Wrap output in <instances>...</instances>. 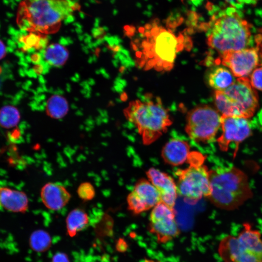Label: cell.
<instances>
[{
    "mask_svg": "<svg viewBox=\"0 0 262 262\" xmlns=\"http://www.w3.org/2000/svg\"><path fill=\"white\" fill-rule=\"evenodd\" d=\"M80 7L72 0H23L18 7L17 22L30 33H53Z\"/></svg>",
    "mask_w": 262,
    "mask_h": 262,
    "instance_id": "1",
    "label": "cell"
},
{
    "mask_svg": "<svg viewBox=\"0 0 262 262\" xmlns=\"http://www.w3.org/2000/svg\"><path fill=\"white\" fill-rule=\"evenodd\" d=\"M205 26L208 46L220 55L246 48L250 42L252 26L232 5L213 14Z\"/></svg>",
    "mask_w": 262,
    "mask_h": 262,
    "instance_id": "2",
    "label": "cell"
},
{
    "mask_svg": "<svg viewBox=\"0 0 262 262\" xmlns=\"http://www.w3.org/2000/svg\"><path fill=\"white\" fill-rule=\"evenodd\" d=\"M145 38L137 48L138 64L145 69L168 71L173 68L177 53L183 48V37L157 25L144 32Z\"/></svg>",
    "mask_w": 262,
    "mask_h": 262,
    "instance_id": "3",
    "label": "cell"
},
{
    "mask_svg": "<svg viewBox=\"0 0 262 262\" xmlns=\"http://www.w3.org/2000/svg\"><path fill=\"white\" fill-rule=\"evenodd\" d=\"M211 193L208 198L216 207L233 210L252 196L248 178L233 166L210 170Z\"/></svg>",
    "mask_w": 262,
    "mask_h": 262,
    "instance_id": "4",
    "label": "cell"
},
{
    "mask_svg": "<svg viewBox=\"0 0 262 262\" xmlns=\"http://www.w3.org/2000/svg\"><path fill=\"white\" fill-rule=\"evenodd\" d=\"M124 114L136 128L146 146L157 140L172 124L168 111L160 101H132L125 109Z\"/></svg>",
    "mask_w": 262,
    "mask_h": 262,
    "instance_id": "5",
    "label": "cell"
},
{
    "mask_svg": "<svg viewBox=\"0 0 262 262\" xmlns=\"http://www.w3.org/2000/svg\"><path fill=\"white\" fill-rule=\"evenodd\" d=\"M215 104L221 115L249 118L258 106V95L248 77L238 78L223 90L214 93Z\"/></svg>",
    "mask_w": 262,
    "mask_h": 262,
    "instance_id": "6",
    "label": "cell"
},
{
    "mask_svg": "<svg viewBox=\"0 0 262 262\" xmlns=\"http://www.w3.org/2000/svg\"><path fill=\"white\" fill-rule=\"evenodd\" d=\"M205 159L202 153L191 151L187 161L189 166L175 172L178 194L188 204H196L210 195V170L204 164Z\"/></svg>",
    "mask_w": 262,
    "mask_h": 262,
    "instance_id": "7",
    "label": "cell"
},
{
    "mask_svg": "<svg viewBox=\"0 0 262 262\" xmlns=\"http://www.w3.org/2000/svg\"><path fill=\"white\" fill-rule=\"evenodd\" d=\"M237 236L227 235L218 246L224 262H262V237L260 231L245 223Z\"/></svg>",
    "mask_w": 262,
    "mask_h": 262,
    "instance_id": "8",
    "label": "cell"
},
{
    "mask_svg": "<svg viewBox=\"0 0 262 262\" xmlns=\"http://www.w3.org/2000/svg\"><path fill=\"white\" fill-rule=\"evenodd\" d=\"M218 112L208 105H201L189 111L185 131L192 140L207 143L212 141L221 127Z\"/></svg>",
    "mask_w": 262,
    "mask_h": 262,
    "instance_id": "9",
    "label": "cell"
},
{
    "mask_svg": "<svg viewBox=\"0 0 262 262\" xmlns=\"http://www.w3.org/2000/svg\"><path fill=\"white\" fill-rule=\"evenodd\" d=\"M148 231L154 235L157 243L165 244L177 238L180 230L177 222L175 212L162 202L153 208L149 215Z\"/></svg>",
    "mask_w": 262,
    "mask_h": 262,
    "instance_id": "10",
    "label": "cell"
},
{
    "mask_svg": "<svg viewBox=\"0 0 262 262\" xmlns=\"http://www.w3.org/2000/svg\"><path fill=\"white\" fill-rule=\"evenodd\" d=\"M216 61L229 68L234 76L247 77L259 65L258 49L251 48L228 51L220 54Z\"/></svg>",
    "mask_w": 262,
    "mask_h": 262,
    "instance_id": "11",
    "label": "cell"
},
{
    "mask_svg": "<svg viewBox=\"0 0 262 262\" xmlns=\"http://www.w3.org/2000/svg\"><path fill=\"white\" fill-rule=\"evenodd\" d=\"M161 202L160 194L148 180L141 179L128 195V209L137 215L153 208Z\"/></svg>",
    "mask_w": 262,
    "mask_h": 262,
    "instance_id": "12",
    "label": "cell"
},
{
    "mask_svg": "<svg viewBox=\"0 0 262 262\" xmlns=\"http://www.w3.org/2000/svg\"><path fill=\"white\" fill-rule=\"evenodd\" d=\"M222 133L217 139L219 149L228 150L229 144L234 142L238 145L251 134V129L247 118L239 117L221 116Z\"/></svg>",
    "mask_w": 262,
    "mask_h": 262,
    "instance_id": "13",
    "label": "cell"
},
{
    "mask_svg": "<svg viewBox=\"0 0 262 262\" xmlns=\"http://www.w3.org/2000/svg\"><path fill=\"white\" fill-rule=\"evenodd\" d=\"M146 175L148 180L159 192L161 202L174 209L178 194L177 184L173 178L154 167L148 169Z\"/></svg>",
    "mask_w": 262,
    "mask_h": 262,
    "instance_id": "14",
    "label": "cell"
},
{
    "mask_svg": "<svg viewBox=\"0 0 262 262\" xmlns=\"http://www.w3.org/2000/svg\"><path fill=\"white\" fill-rule=\"evenodd\" d=\"M40 194L44 205L52 211H58L65 207L71 197L65 186L55 182L45 183L42 187Z\"/></svg>",
    "mask_w": 262,
    "mask_h": 262,
    "instance_id": "15",
    "label": "cell"
},
{
    "mask_svg": "<svg viewBox=\"0 0 262 262\" xmlns=\"http://www.w3.org/2000/svg\"><path fill=\"white\" fill-rule=\"evenodd\" d=\"M191 152L190 145L186 141L172 138L163 147L161 156L167 164L177 166L187 162Z\"/></svg>",
    "mask_w": 262,
    "mask_h": 262,
    "instance_id": "16",
    "label": "cell"
},
{
    "mask_svg": "<svg viewBox=\"0 0 262 262\" xmlns=\"http://www.w3.org/2000/svg\"><path fill=\"white\" fill-rule=\"evenodd\" d=\"M29 205V198L24 192L7 186L0 187V206L5 210L24 213L28 210Z\"/></svg>",
    "mask_w": 262,
    "mask_h": 262,
    "instance_id": "17",
    "label": "cell"
},
{
    "mask_svg": "<svg viewBox=\"0 0 262 262\" xmlns=\"http://www.w3.org/2000/svg\"><path fill=\"white\" fill-rule=\"evenodd\" d=\"M89 222L88 213L83 209L76 208L67 214L66 220V229L68 235L71 237L76 236L84 229Z\"/></svg>",
    "mask_w": 262,
    "mask_h": 262,
    "instance_id": "18",
    "label": "cell"
},
{
    "mask_svg": "<svg viewBox=\"0 0 262 262\" xmlns=\"http://www.w3.org/2000/svg\"><path fill=\"white\" fill-rule=\"evenodd\" d=\"M234 76L229 69L223 67L213 68L208 76L209 85L216 90H223L235 82Z\"/></svg>",
    "mask_w": 262,
    "mask_h": 262,
    "instance_id": "19",
    "label": "cell"
},
{
    "mask_svg": "<svg viewBox=\"0 0 262 262\" xmlns=\"http://www.w3.org/2000/svg\"><path fill=\"white\" fill-rule=\"evenodd\" d=\"M44 56L46 61L54 66H63L68 57L67 49L59 44H52L45 49Z\"/></svg>",
    "mask_w": 262,
    "mask_h": 262,
    "instance_id": "20",
    "label": "cell"
},
{
    "mask_svg": "<svg viewBox=\"0 0 262 262\" xmlns=\"http://www.w3.org/2000/svg\"><path fill=\"white\" fill-rule=\"evenodd\" d=\"M68 111V102L62 96L53 95L49 97L47 101L46 113L52 118H62L67 114Z\"/></svg>",
    "mask_w": 262,
    "mask_h": 262,
    "instance_id": "21",
    "label": "cell"
},
{
    "mask_svg": "<svg viewBox=\"0 0 262 262\" xmlns=\"http://www.w3.org/2000/svg\"><path fill=\"white\" fill-rule=\"evenodd\" d=\"M20 119L18 109L13 106L7 105L0 109V126L5 129L16 126Z\"/></svg>",
    "mask_w": 262,
    "mask_h": 262,
    "instance_id": "22",
    "label": "cell"
},
{
    "mask_svg": "<svg viewBox=\"0 0 262 262\" xmlns=\"http://www.w3.org/2000/svg\"><path fill=\"white\" fill-rule=\"evenodd\" d=\"M29 244L33 250L39 252H44L50 247L51 239L47 231L37 230L31 235Z\"/></svg>",
    "mask_w": 262,
    "mask_h": 262,
    "instance_id": "23",
    "label": "cell"
},
{
    "mask_svg": "<svg viewBox=\"0 0 262 262\" xmlns=\"http://www.w3.org/2000/svg\"><path fill=\"white\" fill-rule=\"evenodd\" d=\"M77 193L81 200L88 201L92 200L95 197L96 190L91 183L84 181L79 185L77 189Z\"/></svg>",
    "mask_w": 262,
    "mask_h": 262,
    "instance_id": "24",
    "label": "cell"
},
{
    "mask_svg": "<svg viewBox=\"0 0 262 262\" xmlns=\"http://www.w3.org/2000/svg\"><path fill=\"white\" fill-rule=\"evenodd\" d=\"M249 80L254 89L262 91V66L256 68L252 71Z\"/></svg>",
    "mask_w": 262,
    "mask_h": 262,
    "instance_id": "25",
    "label": "cell"
},
{
    "mask_svg": "<svg viewBox=\"0 0 262 262\" xmlns=\"http://www.w3.org/2000/svg\"><path fill=\"white\" fill-rule=\"evenodd\" d=\"M51 262H70V261L66 253L60 252L53 255Z\"/></svg>",
    "mask_w": 262,
    "mask_h": 262,
    "instance_id": "26",
    "label": "cell"
},
{
    "mask_svg": "<svg viewBox=\"0 0 262 262\" xmlns=\"http://www.w3.org/2000/svg\"><path fill=\"white\" fill-rule=\"evenodd\" d=\"M6 47L3 42L0 40V60L6 55Z\"/></svg>",
    "mask_w": 262,
    "mask_h": 262,
    "instance_id": "27",
    "label": "cell"
},
{
    "mask_svg": "<svg viewBox=\"0 0 262 262\" xmlns=\"http://www.w3.org/2000/svg\"><path fill=\"white\" fill-rule=\"evenodd\" d=\"M239 2L247 4V5H255L258 3L260 0H238Z\"/></svg>",
    "mask_w": 262,
    "mask_h": 262,
    "instance_id": "28",
    "label": "cell"
},
{
    "mask_svg": "<svg viewBox=\"0 0 262 262\" xmlns=\"http://www.w3.org/2000/svg\"><path fill=\"white\" fill-rule=\"evenodd\" d=\"M259 119L261 125L262 126V110L260 112L259 115Z\"/></svg>",
    "mask_w": 262,
    "mask_h": 262,
    "instance_id": "29",
    "label": "cell"
},
{
    "mask_svg": "<svg viewBox=\"0 0 262 262\" xmlns=\"http://www.w3.org/2000/svg\"><path fill=\"white\" fill-rule=\"evenodd\" d=\"M145 262H158V261H154L152 260L146 259Z\"/></svg>",
    "mask_w": 262,
    "mask_h": 262,
    "instance_id": "30",
    "label": "cell"
}]
</instances>
